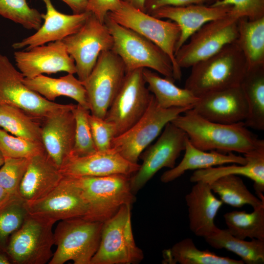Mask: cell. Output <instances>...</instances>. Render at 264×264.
<instances>
[{"label": "cell", "mask_w": 264, "mask_h": 264, "mask_svg": "<svg viewBox=\"0 0 264 264\" xmlns=\"http://www.w3.org/2000/svg\"><path fill=\"white\" fill-rule=\"evenodd\" d=\"M171 122L187 134L196 148L205 151H216L244 154L264 148L259 139L244 122L225 124L207 120L189 110Z\"/></svg>", "instance_id": "6da1fadb"}, {"label": "cell", "mask_w": 264, "mask_h": 264, "mask_svg": "<svg viewBox=\"0 0 264 264\" xmlns=\"http://www.w3.org/2000/svg\"><path fill=\"white\" fill-rule=\"evenodd\" d=\"M185 88L197 97L240 85L247 70L244 55L235 42L191 67Z\"/></svg>", "instance_id": "7a4b0ae2"}, {"label": "cell", "mask_w": 264, "mask_h": 264, "mask_svg": "<svg viewBox=\"0 0 264 264\" xmlns=\"http://www.w3.org/2000/svg\"><path fill=\"white\" fill-rule=\"evenodd\" d=\"M130 177L120 174L70 177L88 205V212L83 218L104 222L123 205H132L136 198L131 189Z\"/></svg>", "instance_id": "3957f363"}, {"label": "cell", "mask_w": 264, "mask_h": 264, "mask_svg": "<svg viewBox=\"0 0 264 264\" xmlns=\"http://www.w3.org/2000/svg\"><path fill=\"white\" fill-rule=\"evenodd\" d=\"M104 23L113 38L111 50L121 58L126 72L139 68L152 69L175 81L171 60L159 46L107 15Z\"/></svg>", "instance_id": "277c9868"}, {"label": "cell", "mask_w": 264, "mask_h": 264, "mask_svg": "<svg viewBox=\"0 0 264 264\" xmlns=\"http://www.w3.org/2000/svg\"><path fill=\"white\" fill-rule=\"evenodd\" d=\"M103 222L75 218L61 220L54 233L57 248L49 264H90L100 243Z\"/></svg>", "instance_id": "5b68a950"}, {"label": "cell", "mask_w": 264, "mask_h": 264, "mask_svg": "<svg viewBox=\"0 0 264 264\" xmlns=\"http://www.w3.org/2000/svg\"><path fill=\"white\" fill-rule=\"evenodd\" d=\"M131 209V205H123L103 223L99 245L90 264H134L143 259L134 240Z\"/></svg>", "instance_id": "8992f818"}, {"label": "cell", "mask_w": 264, "mask_h": 264, "mask_svg": "<svg viewBox=\"0 0 264 264\" xmlns=\"http://www.w3.org/2000/svg\"><path fill=\"white\" fill-rule=\"evenodd\" d=\"M191 107H161L153 95L150 105L142 117L125 132L115 137L111 148L128 161L137 163L144 149L159 135L167 123Z\"/></svg>", "instance_id": "52a82bcc"}, {"label": "cell", "mask_w": 264, "mask_h": 264, "mask_svg": "<svg viewBox=\"0 0 264 264\" xmlns=\"http://www.w3.org/2000/svg\"><path fill=\"white\" fill-rule=\"evenodd\" d=\"M107 16L159 46L171 60L175 80L181 79V68L175 59L176 47L180 37V29L176 22L155 18L122 1L118 10L108 13Z\"/></svg>", "instance_id": "ba28073f"}, {"label": "cell", "mask_w": 264, "mask_h": 264, "mask_svg": "<svg viewBox=\"0 0 264 264\" xmlns=\"http://www.w3.org/2000/svg\"><path fill=\"white\" fill-rule=\"evenodd\" d=\"M24 78L7 57L0 53V105L19 108L41 122L51 115L74 106L47 100L27 88L23 83Z\"/></svg>", "instance_id": "9c48e42d"}, {"label": "cell", "mask_w": 264, "mask_h": 264, "mask_svg": "<svg viewBox=\"0 0 264 264\" xmlns=\"http://www.w3.org/2000/svg\"><path fill=\"white\" fill-rule=\"evenodd\" d=\"M55 222L28 214L22 225L10 237L6 252L14 264L49 263L54 244Z\"/></svg>", "instance_id": "30bf717a"}, {"label": "cell", "mask_w": 264, "mask_h": 264, "mask_svg": "<svg viewBox=\"0 0 264 264\" xmlns=\"http://www.w3.org/2000/svg\"><path fill=\"white\" fill-rule=\"evenodd\" d=\"M239 19L228 14L202 25L176 52L175 59L178 66L181 68L191 67L227 44L235 42Z\"/></svg>", "instance_id": "8fae6325"}, {"label": "cell", "mask_w": 264, "mask_h": 264, "mask_svg": "<svg viewBox=\"0 0 264 264\" xmlns=\"http://www.w3.org/2000/svg\"><path fill=\"white\" fill-rule=\"evenodd\" d=\"M126 73L121 58L111 50L103 51L88 77L82 82L91 114L104 119Z\"/></svg>", "instance_id": "7c38bea8"}, {"label": "cell", "mask_w": 264, "mask_h": 264, "mask_svg": "<svg viewBox=\"0 0 264 264\" xmlns=\"http://www.w3.org/2000/svg\"><path fill=\"white\" fill-rule=\"evenodd\" d=\"M143 69L139 68L126 72L122 84L104 118L114 125L116 136L134 125L150 105L153 94L146 86Z\"/></svg>", "instance_id": "4fadbf2b"}, {"label": "cell", "mask_w": 264, "mask_h": 264, "mask_svg": "<svg viewBox=\"0 0 264 264\" xmlns=\"http://www.w3.org/2000/svg\"><path fill=\"white\" fill-rule=\"evenodd\" d=\"M62 41L74 61L76 73L81 82L88 77L100 54L111 50L113 44L107 26L91 13L77 32Z\"/></svg>", "instance_id": "5bb4252c"}, {"label": "cell", "mask_w": 264, "mask_h": 264, "mask_svg": "<svg viewBox=\"0 0 264 264\" xmlns=\"http://www.w3.org/2000/svg\"><path fill=\"white\" fill-rule=\"evenodd\" d=\"M188 136L181 129L171 122L155 143L142 152L139 158L142 160L138 170L130 177V185L135 194L160 170L173 168L176 159L184 150Z\"/></svg>", "instance_id": "9a60e30c"}, {"label": "cell", "mask_w": 264, "mask_h": 264, "mask_svg": "<svg viewBox=\"0 0 264 264\" xmlns=\"http://www.w3.org/2000/svg\"><path fill=\"white\" fill-rule=\"evenodd\" d=\"M29 214L54 222L58 220L84 217L88 205L70 177L64 176L59 184L44 197L25 201Z\"/></svg>", "instance_id": "2e32d148"}, {"label": "cell", "mask_w": 264, "mask_h": 264, "mask_svg": "<svg viewBox=\"0 0 264 264\" xmlns=\"http://www.w3.org/2000/svg\"><path fill=\"white\" fill-rule=\"evenodd\" d=\"M14 58L17 67L25 78L60 71L73 74L76 73L74 61L62 41L15 51Z\"/></svg>", "instance_id": "e0dca14e"}, {"label": "cell", "mask_w": 264, "mask_h": 264, "mask_svg": "<svg viewBox=\"0 0 264 264\" xmlns=\"http://www.w3.org/2000/svg\"><path fill=\"white\" fill-rule=\"evenodd\" d=\"M140 165L132 163L113 149L96 151L84 156H70L60 170L64 176H102L112 175L131 176Z\"/></svg>", "instance_id": "ac0fdd59"}, {"label": "cell", "mask_w": 264, "mask_h": 264, "mask_svg": "<svg viewBox=\"0 0 264 264\" xmlns=\"http://www.w3.org/2000/svg\"><path fill=\"white\" fill-rule=\"evenodd\" d=\"M192 110L209 121L225 124L244 122L248 107L240 86L210 92L199 97Z\"/></svg>", "instance_id": "d6986e66"}, {"label": "cell", "mask_w": 264, "mask_h": 264, "mask_svg": "<svg viewBox=\"0 0 264 264\" xmlns=\"http://www.w3.org/2000/svg\"><path fill=\"white\" fill-rule=\"evenodd\" d=\"M41 0L46 8L45 14H42L44 23L34 34L14 43L12 46L14 49L26 46V50L46 43L62 41L77 32L91 14L88 11L72 15L64 14L55 8L51 0Z\"/></svg>", "instance_id": "ffe728a7"}, {"label": "cell", "mask_w": 264, "mask_h": 264, "mask_svg": "<svg viewBox=\"0 0 264 264\" xmlns=\"http://www.w3.org/2000/svg\"><path fill=\"white\" fill-rule=\"evenodd\" d=\"M75 106L56 112L42 122V143L49 158L59 169L73 149L75 121L72 110Z\"/></svg>", "instance_id": "44dd1931"}, {"label": "cell", "mask_w": 264, "mask_h": 264, "mask_svg": "<svg viewBox=\"0 0 264 264\" xmlns=\"http://www.w3.org/2000/svg\"><path fill=\"white\" fill-rule=\"evenodd\" d=\"M230 6L214 7L211 5L195 4L181 6H165L157 9L150 15L168 19L176 22L180 29V35L176 52L189 38L206 23L226 16Z\"/></svg>", "instance_id": "7402d4cb"}, {"label": "cell", "mask_w": 264, "mask_h": 264, "mask_svg": "<svg viewBox=\"0 0 264 264\" xmlns=\"http://www.w3.org/2000/svg\"><path fill=\"white\" fill-rule=\"evenodd\" d=\"M189 228L197 236L204 238L216 232V216L223 203L211 190L209 184L199 181L195 182L186 195Z\"/></svg>", "instance_id": "603a6c76"}, {"label": "cell", "mask_w": 264, "mask_h": 264, "mask_svg": "<svg viewBox=\"0 0 264 264\" xmlns=\"http://www.w3.org/2000/svg\"><path fill=\"white\" fill-rule=\"evenodd\" d=\"M64 176L45 152L29 158L19 188V196L25 201L41 198L54 189Z\"/></svg>", "instance_id": "cb8c5ba5"}, {"label": "cell", "mask_w": 264, "mask_h": 264, "mask_svg": "<svg viewBox=\"0 0 264 264\" xmlns=\"http://www.w3.org/2000/svg\"><path fill=\"white\" fill-rule=\"evenodd\" d=\"M247 159L244 164L212 167L196 170L190 181L195 183L199 181L209 183L215 179L227 175H241L254 182V189L258 198L264 201V148L244 154Z\"/></svg>", "instance_id": "d4e9b609"}, {"label": "cell", "mask_w": 264, "mask_h": 264, "mask_svg": "<svg viewBox=\"0 0 264 264\" xmlns=\"http://www.w3.org/2000/svg\"><path fill=\"white\" fill-rule=\"evenodd\" d=\"M185 154L180 162L173 168L165 172L160 177L163 183L174 181L186 171L202 170L225 164H244L247 162L245 156L237 155L233 153H223L216 151H205L195 147L186 139Z\"/></svg>", "instance_id": "484cf974"}, {"label": "cell", "mask_w": 264, "mask_h": 264, "mask_svg": "<svg viewBox=\"0 0 264 264\" xmlns=\"http://www.w3.org/2000/svg\"><path fill=\"white\" fill-rule=\"evenodd\" d=\"M23 82L29 89L50 101L54 102L59 96H66L89 110L86 89L82 82L73 74L68 73L59 78L41 74L31 79L24 78Z\"/></svg>", "instance_id": "4316f807"}, {"label": "cell", "mask_w": 264, "mask_h": 264, "mask_svg": "<svg viewBox=\"0 0 264 264\" xmlns=\"http://www.w3.org/2000/svg\"><path fill=\"white\" fill-rule=\"evenodd\" d=\"M143 75L149 90L163 108H193L199 99L189 90L177 87L174 81L162 78L149 68H143Z\"/></svg>", "instance_id": "83f0119b"}, {"label": "cell", "mask_w": 264, "mask_h": 264, "mask_svg": "<svg viewBox=\"0 0 264 264\" xmlns=\"http://www.w3.org/2000/svg\"><path fill=\"white\" fill-rule=\"evenodd\" d=\"M248 114L244 121L248 128L264 130V66L247 69L241 84Z\"/></svg>", "instance_id": "f1b7e54d"}, {"label": "cell", "mask_w": 264, "mask_h": 264, "mask_svg": "<svg viewBox=\"0 0 264 264\" xmlns=\"http://www.w3.org/2000/svg\"><path fill=\"white\" fill-rule=\"evenodd\" d=\"M242 51L247 69L264 66V17L251 21L241 18L235 42Z\"/></svg>", "instance_id": "f546056e"}, {"label": "cell", "mask_w": 264, "mask_h": 264, "mask_svg": "<svg viewBox=\"0 0 264 264\" xmlns=\"http://www.w3.org/2000/svg\"><path fill=\"white\" fill-rule=\"evenodd\" d=\"M211 247L225 249L239 256L243 263L260 264L264 263V241L252 239L250 241L239 239L226 229H218L204 238Z\"/></svg>", "instance_id": "4dcf8cb0"}, {"label": "cell", "mask_w": 264, "mask_h": 264, "mask_svg": "<svg viewBox=\"0 0 264 264\" xmlns=\"http://www.w3.org/2000/svg\"><path fill=\"white\" fill-rule=\"evenodd\" d=\"M164 264H243L241 260L222 257L208 250L198 249L193 240L186 238L163 253Z\"/></svg>", "instance_id": "1f68e13d"}, {"label": "cell", "mask_w": 264, "mask_h": 264, "mask_svg": "<svg viewBox=\"0 0 264 264\" xmlns=\"http://www.w3.org/2000/svg\"><path fill=\"white\" fill-rule=\"evenodd\" d=\"M209 184L212 192L219 196L223 203L232 207L241 208L249 205L255 209L264 204V201L250 192L238 175L223 176Z\"/></svg>", "instance_id": "d6a6232c"}, {"label": "cell", "mask_w": 264, "mask_h": 264, "mask_svg": "<svg viewBox=\"0 0 264 264\" xmlns=\"http://www.w3.org/2000/svg\"><path fill=\"white\" fill-rule=\"evenodd\" d=\"M0 128L13 135L42 143L41 122L17 107L0 105Z\"/></svg>", "instance_id": "836d02e7"}, {"label": "cell", "mask_w": 264, "mask_h": 264, "mask_svg": "<svg viewBox=\"0 0 264 264\" xmlns=\"http://www.w3.org/2000/svg\"><path fill=\"white\" fill-rule=\"evenodd\" d=\"M228 231L234 236L264 241V204L251 213L233 211L223 215Z\"/></svg>", "instance_id": "e575fe53"}, {"label": "cell", "mask_w": 264, "mask_h": 264, "mask_svg": "<svg viewBox=\"0 0 264 264\" xmlns=\"http://www.w3.org/2000/svg\"><path fill=\"white\" fill-rule=\"evenodd\" d=\"M28 214L25 201L19 196L0 207V251L6 252L10 237L22 225Z\"/></svg>", "instance_id": "d590c367"}, {"label": "cell", "mask_w": 264, "mask_h": 264, "mask_svg": "<svg viewBox=\"0 0 264 264\" xmlns=\"http://www.w3.org/2000/svg\"><path fill=\"white\" fill-rule=\"evenodd\" d=\"M0 15L29 30H38L43 21L42 14L26 0H0Z\"/></svg>", "instance_id": "8d00e7d4"}, {"label": "cell", "mask_w": 264, "mask_h": 264, "mask_svg": "<svg viewBox=\"0 0 264 264\" xmlns=\"http://www.w3.org/2000/svg\"><path fill=\"white\" fill-rule=\"evenodd\" d=\"M0 151L4 157L26 158L45 152L42 143L10 134L1 128Z\"/></svg>", "instance_id": "74e56055"}, {"label": "cell", "mask_w": 264, "mask_h": 264, "mask_svg": "<svg viewBox=\"0 0 264 264\" xmlns=\"http://www.w3.org/2000/svg\"><path fill=\"white\" fill-rule=\"evenodd\" d=\"M72 112L75 121L74 141L70 156H84L96 152L88 120L89 110L79 104Z\"/></svg>", "instance_id": "f35d334b"}, {"label": "cell", "mask_w": 264, "mask_h": 264, "mask_svg": "<svg viewBox=\"0 0 264 264\" xmlns=\"http://www.w3.org/2000/svg\"><path fill=\"white\" fill-rule=\"evenodd\" d=\"M29 158L4 157L0 168V185L12 195L19 196V188Z\"/></svg>", "instance_id": "ab89813d"}, {"label": "cell", "mask_w": 264, "mask_h": 264, "mask_svg": "<svg viewBox=\"0 0 264 264\" xmlns=\"http://www.w3.org/2000/svg\"><path fill=\"white\" fill-rule=\"evenodd\" d=\"M212 6H230L228 14L238 19L253 21L264 17V0H219Z\"/></svg>", "instance_id": "60d3db41"}, {"label": "cell", "mask_w": 264, "mask_h": 264, "mask_svg": "<svg viewBox=\"0 0 264 264\" xmlns=\"http://www.w3.org/2000/svg\"><path fill=\"white\" fill-rule=\"evenodd\" d=\"M88 120L96 151H104L111 149L112 141L116 136L114 125L90 113Z\"/></svg>", "instance_id": "b9f144b4"}, {"label": "cell", "mask_w": 264, "mask_h": 264, "mask_svg": "<svg viewBox=\"0 0 264 264\" xmlns=\"http://www.w3.org/2000/svg\"><path fill=\"white\" fill-rule=\"evenodd\" d=\"M121 4V0H87L86 11L90 12L104 23L108 13L118 10Z\"/></svg>", "instance_id": "7bdbcfd3"}, {"label": "cell", "mask_w": 264, "mask_h": 264, "mask_svg": "<svg viewBox=\"0 0 264 264\" xmlns=\"http://www.w3.org/2000/svg\"><path fill=\"white\" fill-rule=\"evenodd\" d=\"M214 2V0H145V12L150 14L154 10L165 6H181Z\"/></svg>", "instance_id": "ee69618b"}, {"label": "cell", "mask_w": 264, "mask_h": 264, "mask_svg": "<svg viewBox=\"0 0 264 264\" xmlns=\"http://www.w3.org/2000/svg\"><path fill=\"white\" fill-rule=\"evenodd\" d=\"M66 3L74 14H79L86 11L87 0H61Z\"/></svg>", "instance_id": "f6af8a7d"}, {"label": "cell", "mask_w": 264, "mask_h": 264, "mask_svg": "<svg viewBox=\"0 0 264 264\" xmlns=\"http://www.w3.org/2000/svg\"><path fill=\"white\" fill-rule=\"evenodd\" d=\"M131 6L145 12V0H121Z\"/></svg>", "instance_id": "bcb514c9"}, {"label": "cell", "mask_w": 264, "mask_h": 264, "mask_svg": "<svg viewBox=\"0 0 264 264\" xmlns=\"http://www.w3.org/2000/svg\"><path fill=\"white\" fill-rule=\"evenodd\" d=\"M15 196L8 193L0 185V207Z\"/></svg>", "instance_id": "7dc6e473"}, {"label": "cell", "mask_w": 264, "mask_h": 264, "mask_svg": "<svg viewBox=\"0 0 264 264\" xmlns=\"http://www.w3.org/2000/svg\"><path fill=\"white\" fill-rule=\"evenodd\" d=\"M12 262L5 251H0V264H11Z\"/></svg>", "instance_id": "c3c4849f"}, {"label": "cell", "mask_w": 264, "mask_h": 264, "mask_svg": "<svg viewBox=\"0 0 264 264\" xmlns=\"http://www.w3.org/2000/svg\"><path fill=\"white\" fill-rule=\"evenodd\" d=\"M4 161V157L0 151V168L2 165Z\"/></svg>", "instance_id": "681fc988"}, {"label": "cell", "mask_w": 264, "mask_h": 264, "mask_svg": "<svg viewBox=\"0 0 264 264\" xmlns=\"http://www.w3.org/2000/svg\"><path fill=\"white\" fill-rule=\"evenodd\" d=\"M217 0H214V1H217Z\"/></svg>", "instance_id": "f907efd6"}]
</instances>
